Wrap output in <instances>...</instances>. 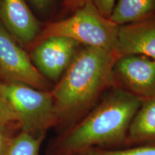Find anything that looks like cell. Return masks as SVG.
<instances>
[{
	"label": "cell",
	"instance_id": "5",
	"mask_svg": "<svg viewBox=\"0 0 155 155\" xmlns=\"http://www.w3.org/2000/svg\"><path fill=\"white\" fill-rule=\"evenodd\" d=\"M0 77L5 83H22L49 91V81L38 72L26 52L0 22Z\"/></svg>",
	"mask_w": 155,
	"mask_h": 155
},
{
	"label": "cell",
	"instance_id": "4",
	"mask_svg": "<svg viewBox=\"0 0 155 155\" xmlns=\"http://www.w3.org/2000/svg\"><path fill=\"white\" fill-rule=\"evenodd\" d=\"M5 95L16 116L19 131L45 138L56 125L53 96L50 91H41L22 83L0 82Z\"/></svg>",
	"mask_w": 155,
	"mask_h": 155
},
{
	"label": "cell",
	"instance_id": "17",
	"mask_svg": "<svg viewBox=\"0 0 155 155\" xmlns=\"http://www.w3.org/2000/svg\"><path fill=\"white\" fill-rule=\"evenodd\" d=\"M88 0H65V6L71 11H75L85 5Z\"/></svg>",
	"mask_w": 155,
	"mask_h": 155
},
{
	"label": "cell",
	"instance_id": "14",
	"mask_svg": "<svg viewBox=\"0 0 155 155\" xmlns=\"http://www.w3.org/2000/svg\"><path fill=\"white\" fill-rule=\"evenodd\" d=\"M17 129L19 128L17 123L0 124V155H6Z\"/></svg>",
	"mask_w": 155,
	"mask_h": 155
},
{
	"label": "cell",
	"instance_id": "3",
	"mask_svg": "<svg viewBox=\"0 0 155 155\" xmlns=\"http://www.w3.org/2000/svg\"><path fill=\"white\" fill-rule=\"evenodd\" d=\"M118 30L119 26L103 16L92 0H88L71 17L48 24L39 38L41 40L52 36L66 37L84 46L101 48L117 55Z\"/></svg>",
	"mask_w": 155,
	"mask_h": 155
},
{
	"label": "cell",
	"instance_id": "12",
	"mask_svg": "<svg viewBox=\"0 0 155 155\" xmlns=\"http://www.w3.org/2000/svg\"><path fill=\"white\" fill-rule=\"evenodd\" d=\"M43 139L19 131L13 138L6 155H40Z\"/></svg>",
	"mask_w": 155,
	"mask_h": 155
},
{
	"label": "cell",
	"instance_id": "6",
	"mask_svg": "<svg viewBox=\"0 0 155 155\" xmlns=\"http://www.w3.org/2000/svg\"><path fill=\"white\" fill-rule=\"evenodd\" d=\"M112 86L145 99L155 95V59L140 55L117 58L112 71Z\"/></svg>",
	"mask_w": 155,
	"mask_h": 155
},
{
	"label": "cell",
	"instance_id": "18",
	"mask_svg": "<svg viewBox=\"0 0 155 155\" xmlns=\"http://www.w3.org/2000/svg\"><path fill=\"white\" fill-rule=\"evenodd\" d=\"M30 2L38 10L42 11L49 6L52 0H30Z\"/></svg>",
	"mask_w": 155,
	"mask_h": 155
},
{
	"label": "cell",
	"instance_id": "8",
	"mask_svg": "<svg viewBox=\"0 0 155 155\" xmlns=\"http://www.w3.org/2000/svg\"><path fill=\"white\" fill-rule=\"evenodd\" d=\"M0 22L22 46L40 35V23L25 0H0Z\"/></svg>",
	"mask_w": 155,
	"mask_h": 155
},
{
	"label": "cell",
	"instance_id": "13",
	"mask_svg": "<svg viewBox=\"0 0 155 155\" xmlns=\"http://www.w3.org/2000/svg\"><path fill=\"white\" fill-rule=\"evenodd\" d=\"M76 155H155V144L128 147L125 149L94 148Z\"/></svg>",
	"mask_w": 155,
	"mask_h": 155
},
{
	"label": "cell",
	"instance_id": "2",
	"mask_svg": "<svg viewBox=\"0 0 155 155\" xmlns=\"http://www.w3.org/2000/svg\"><path fill=\"white\" fill-rule=\"evenodd\" d=\"M117 55L101 48L84 46L75 54L51 94L56 125L61 132L83 119L112 86Z\"/></svg>",
	"mask_w": 155,
	"mask_h": 155
},
{
	"label": "cell",
	"instance_id": "1",
	"mask_svg": "<svg viewBox=\"0 0 155 155\" xmlns=\"http://www.w3.org/2000/svg\"><path fill=\"white\" fill-rule=\"evenodd\" d=\"M142 101L122 88L108 89L83 119L50 143L47 155H76L90 149L124 146Z\"/></svg>",
	"mask_w": 155,
	"mask_h": 155
},
{
	"label": "cell",
	"instance_id": "7",
	"mask_svg": "<svg viewBox=\"0 0 155 155\" xmlns=\"http://www.w3.org/2000/svg\"><path fill=\"white\" fill-rule=\"evenodd\" d=\"M80 45L79 42L66 37H48L36 45L31 54V61L48 81L58 82L80 49Z\"/></svg>",
	"mask_w": 155,
	"mask_h": 155
},
{
	"label": "cell",
	"instance_id": "16",
	"mask_svg": "<svg viewBox=\"0 0 155 155\" xmlns=\"http://www.w3.org/2000/svg\"><path fill=\"white\" fill-rule=\"evenodd\" d=\"M116 0H92L98 12L106 18L109 19Z\"/></svg>",
	"mask_w": 155,
	"mask_h": 155
},
{
	"label": "cell",
	"instance_id": "11",
	"mask_svg": "<svg viewBox=\"0 0 155 155\" xmlns=\"http://www.w3.org/2000/svg\"><path fill=\"white\" fill-rule=\"evenodd\" d=\"M155 19V0H118L109 19L118 26Z\"/></svg>",
	"mask_w": 155,
	"mask_h": 155
},
{
	"label": "cell",
	"instance_id": "10",
	"mask_svg": "<svg viewBox=\"0 0 155 155\" xmlns=\"http://www.w3.org/2000/svg\"><path fill=\"white\" fill-rule=\"evenodd\" d=\"M155 144V95L143 99L128 130V147Z\"/></svg>",
	"mask_w": 155,
	"mask_h": 155
},
{
	"label": "cell",
	"instance_id": "15",
	"mask_svg": "<svg viewBox=\"0 0 155 155\" xmlns=\"http://www.w3.org/2000/svg\"><path fill=\"white\" fill-rule=\"evenodd\" d=\"M17 123L16 116L5 95L0 91V124Z\"/></svg>",
	"mask_w": 155,
	"mask_h": 155
},
{
	"label": "cell",
	"instance_id": "9",
	"mask_svg": "<svg viewBox=\"0 0 155 155\" xmlns=\"http://www.w3.org/2000/svg\"><path fill=\"white\" fill-rule=\"evenodd\" d=\"M128 55L155 59V19L119 26L117 56Z\"/></svg>",
	"mask_w": 155,
	"mask_h": 155
}]
</instances>
